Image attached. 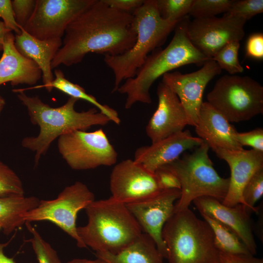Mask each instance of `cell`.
<instances>
[{
    "label": "cell",
    "mask_w": 263,
    "mask_h": 263,
    "mask_svg": "<svg viewBox=\"0 0 263 263\" xmlns=\"http://www.w3.org/2000/svg\"><path fill=\"white\" fill-rule=\"evenodd\" d=\"M9 241L2 243L0 242V263H16L14 257L10 258L7 256L4 252V248L9 244Z\"/></svg>",
    "instance_id": "cell-42"
},
{
    "label": "cell",
    "mask_w": 263,
    "mask_h": 263,
    "mask_svg": "<svg viewBox=\"0 0 263 263\" xmlns=\"http://www.w3.org/2000/svg\"><path fill=\"white\" fill-rule=\"evenodd\" d=\"M132 20V14L113 8L103 0H94L66 28L52 68L80 63L89 53L115 56L125 53L136 39Z\"/></svg>",
    "instance_id": "cell-1"
},
{
    "label": "cell",
    "mask_w": 263,
    "mask_h": 263,
    "mask_svg": "<svg viewBox=\"0 0 263 263\" xmlns=\"http://www.w3.org/2000/svg\"><path fill=\"white\" fill-rule=\"evenodd\" d=\"M36 4V0H14L12 5L16 22L24 28L32 17Z\"/></svg>",
    "instance_id": "cell-34"
},
{
    "label": "cell",
    "mask_w": 263,
    "mask_h": 263,
    "mask_svg": "<svg viewBox=\"0 0 263 263\" xmlns=\"http://www.w3.org/2000/svg\"><path fill=\"white\" fill-rule=\"evenodd\" d=\"M40 200L35 196L0 197V230L9 235L25 222L23 215L36 207Z\"/></svg>",
    "instance_id": "cell-24"
},
{
    "label": "cell",
    "mask_w": 263,
    "mask_h": 263,
    "mask_svg": "<svg viewBox=\"0 0 263 263\" xmlns=\"http://www.w3.org/2000/svg\"><path fill=\"white\" fill-rule=\"evenodd\" d=\"M94 0H36L33 14L23 28L35 38H61L68 25Z\"/></svg>",
    "instance_id": "cell-11"
},
{
    "label": "cell",
    "mask_w": 263,
    "mask_h": 263,
    "mask_svg": "<svg viewBox=\"0 0 263 263\" xmlns=\"http://www.w3.org/2000/svg\"><path fill=\"white\" fill-rule=\"evenodd\" d=\"M193 0H157V8L161 17L178 21L188 16Z\"/></svg>",
    "instance_id": "cell-29"
},
{
    "label": "cell",
    "mask_w": 263,
    "mask_h": 263,
    "mask_svg": "<svg viewBox=\"0 0 263 263\" xmlns=\"http://www.w3.org/2000/svg\"><path fill=\"white\" fill-rule=\"evenodd\" d=\"M24 196L22 182L7 165L0 160V197Z\"/></svg>",
    "instance_id": "cell-30"
},
{
    "label": "cell",
    "mask_w": 263,
    "mask_h": 263,
    "mask_svg": "<svg viewBox=\"0 0 263 263\" xmlns=\"http://www.w3.org/2000/svg\"><path fill=\"white\" fill-rule=\"evenodd\" d=\"M2 51L0 58V85L8 82L12 86L33 85L42 77L38 66L18 51L11 31L5 36Z\"/></svg>",
    "instance_id": "cell-21"
},
{
    "label": "cell",
    "mask_w": 263,
    "mask_h": 263,
    "mask_svg": "<svg viewBox=\"0 0 263 263\" xmlns=\"http://www.w3.org/2000/svg\"><path fill=\"white\" fill-rule=\"evenodd\" d=\"M162 238L169 263H219L210 226L189 207L172 214L164 226Z\"/></svg>",
    "instance_id": "cell-6"
},
{
    "label": "cell",
    "mask_w": 263,
    "mask_h": 263,
    "mask_svg": "<svg viewBox=\"0 0 263 263\" xmlns=\"http://www.w3.org/2000/svg\"><path fill=\"white\" fill-rule=\"evenodd\" d=\"M207 99L229 122L248 120L263 113V87L248 76L224 75Z\"/></svg>",
    "instance_id": "cell-8"
},
{
    "label": "cell",
    "mask_w": 263,
    "mask_h": 263,
    "mask_svg": "<svg viewBox=\"0 0 263 263\" xmlns=\"http://www.w3.org/2000/svg\"><path fill=\"white\" fill-rule=\"evenodd\" d=\"M0 17L8 30L14 31L16 35L21 33V27L17 24L15 18L12 0H0Z\"/></svg>",
    "instance_id": "cell-36"
},
{
    "label": "cell",
    "mask_w": 263,
    "mask_h": 263,
    "mask_svg": "<svg viewBox=\"0 0 263 263\" xmlns=\"http://www.w3.org/2000/svg\"><path fill=\"white\" fill-rule=\"evenodd\" d=\"M189 19L188 16L182 19L168 46L152 51L135 76L127 79L119 87L117 92L127 96L125 109H130L137 102L150 104V89L154 82L165 74L187 64L203 65L211 59L198 50L188 38L187 25Z\"/></svg>",
    "instance_id": "cell-3"
},
{
    "label": "cell",
    "mask_w": 263,
    "mask_h": 263,
    "mask_svg": "<svg viewBox=\"0 0 263 263\" xmlns=\"http://www.w3.org/2000/svg\"><path fill=\"white\" fill-rule=\"evenodd\" d=\"M95 254L107 263H163L164 259L154 241L145 233L118 253L100 251Z\"/></svg>",
    "instance_id": "cell-23"
},
{
    "label": "cell",
    "mask_w": 263,
    "mask_h": 263,
    "mask_svg": "<svg viewBox=\"0 0 263 263\" xmlns=\"http://www.w3.org/2000/svg\"><path fill=\"white\" fill-rule=\"evenodd\" d=\"M261 206H259L258 211L257 214H258V219L257 221V223L254 225H253V231L255 230L256 234L258 236V238L260 239L262 242H263V209L261 208L262 207Z\"/></svg>",
    "instance_id": "cell-41"
},
{
    "label": "cell",
    "mask_w": 263,
    "mask_h": 263,
    "mask_svg": "<svg viewBox=\"0 0 263 263\" xmlns=\"http://www.w3.org/2000/svg\"><path fill=\"white\" fill-rule=\"evenodd\" d=\"M214 152L228 164L230 169L228 188L222 204L229 207L244 204L243 189L253 174L263 167V152L253 149H220Z\"/></svg>",
    "instance_id": "cell-18"
},
{
    "label": "cell",
    "mask_w": 263,
    "mask_h": 263,
    "mask_svg": "<svg viewBox=\"0 0 263 263\" xmlns=\"http://www.w3.org/2000/svg\"><path fill=\"white\" fill-rule=\"evenodd\" d=\"M209 149L204 141L192 153L163 166L176 176L181 186V196L175 204L174 213L188 208L199 197H210L221 202L225 198L229 178L217 172L208 156Z\"/></svg>",
    "instance_id": "cell-7"
},
{
    "label": "cell",
    "mask_w": 263,
    "mask_h": 263,
    "mask_svg": "<svg viewBox=\"0 0 263 263\" xmlns=\"http://www.w3.org/2000/svg\"><path fill=\"white\" fill-rule=\"evenodd\" d=\"M193 203L201 215L210 216L227 226L239 237L252 255L256 254L257 247L253 235L251 213L244 205L226 206L219 200L207 196L198 198Z\"/></svg>",
    "instance_id": "cell-17"
},
{
    "label": "cell",
    "mask_w": 263,
    "mask_h": 263,
    "mask_svg": "<svg viewBox=\"0 0 263 263\" xmlns=\"http://www.w3.org/2000/svg\"><path fill=\"white\" fill-rule=\"evenodd\" d=\"M239 48L240 41L229 42L222 48L211 59L217 63L221 70L226 71L229 75L242 73L244 69L238 58Z\"/></svg>",
    "instance_id": "cell-27"
},
{
    "label": "cell",
    "mask_w": 263,
    "mask_h": 263,
    "mask_svg": "<svg viewBox=\"0 0 263 263\" xmlns=\"http://www.w3.org/2000/svg\"><path fill=\"white\" fill-rule=\"evenodd\" d=\"M219 263H263V259L249 255H229L220 252Z\"/></svg>",
    "instance_id": "cell-40"
},
{
    "label": "cell",
    "mask_w": 263,
    "mask_h": 263,
    "mask_svg": "<svg viewBox=\"0 0 263 263\" xmlns=\"http://www.w3.org/2000/svg\"><path fill=\"white\" fill-rule=\"evenodd\" d=\"M10 31H11L5 27L3 21L0 20V51L3 49L5 36L7 33Z\"/></svg>",
    "instance_id": "cell-44"
},
{
    "label": "cell",
    "mask_w": 263,
    "mask_h": 263,
    "mask_svg": "<svg viewBox=\"0 0 263 263\" xmlns=\"http://www.w3.org/2000/svg\"><path fill=\"white\" fill-rule=\"evenodd\" d=\"M110 7L117 10L132 14L145 0H103Z\"/></svg>",
    "instance_id": "cell-39"
},
{
    "label": "cell",
    "mask_w": 263,
    "mask_h": 263,
    "mask_svg": "<svg viewBox=\"0 0 263 263\" xmlns=\"http://www.w3.org/2000/svg\"><path fill=\"white\" fill-rule=\"evenodd\" d=\"M263 195V167L258 170L245 186L242 193L244 205L250 213H257L256 202Z\"/></svg>",
    "instance_id": "cell-32"
},
{
    "label": "cell",
    "mask_w": 263,
    "mask_h": 263,
    "mask_svg": "<svg viewBox=\"0 0 263 263\" xmlns=\"http://www.w3.org/2000/svg\"><path fill=\"white\" fill-rule=\"evenodd\" d=\"M203 142L200 138L192 136L189 130L182 131L150 146L138 148L133 160L154 173L158 169L179 158L185 151L197 147Z\"/></svg>",
    "instance_id": "cell-19"
},
{
    "label": "cell",
    "mask_w": 263,
    "mask_h": 263,
    "mask_svg": "<svg viewBox=\"0 0 263 263\" xmlns=\"http://www.w3.org/2000/svg\"><path fill=\"white\" fill-rule=\"evenodd\" d=\"M246 20L224 15L188 20L187 33L192 44L210 58L229 42L240 41L244 36Z\"/></svg>",
    "instance_id": "cell-12"
},
{
    "label": "cell",
    "mask_w": 263,
    "mask_h": 263,
    "mask_svg": "<svg viewBox=\"0 0 263 263\" xmlns=\"http://www.w3.org/2000/svg\"><path fill=\"white\" fill-rule=\"evenodd\" d=\"M154 173L162 190L181 189L180 184L176 176L166 167L158 169Z\"/></svg>",
    "instance_id": "cell-37"
},
{
    "label": "cell",
    "mask_w": 263,
    "mask_h": 263,
    "mask_svg": "<svg viewBox=\"0 0 263 263\" xmlns=\"http://www.w3.org/2000/svg\"><path fill=\"white\" fill-rule=\"evenodd\" d=\"M236 139L243 147L244 146H249L253 150L263 152V129L262 128H256L247 132H237Z\"/></svg>",
    "instance_id": "cell-35"
},
{
    "label": "cell",
    "mask_w": 263,
    "mask_h": 263,
    "mask_svg": "<svg viewBox=\"0 0 263 263\" xmlns=\"http://www.w3.org/2000/svg\"><path fill=\"white\" fill-rule=\"evenodd\" d=\"M157 109L146 128L152 143L183 131L188 125L185 110L178 96L162 82L157 86Z\"/></svg>",
    "instance_id": "cell-16"
},
{
    "label": "cell",
    "mask_w": 263,
    "mask_h": 263,
    "mask_svg": "<svg viewBox=\"0 0 263 263\" xmlns=\"http://www.w3.org/2000/svg\"><path fill=\"white\" fill-rule=\"evenodd\" d=\"M24 225L32 235L28 242L31 243L38 263H62L56 251L43 239L31 223L26 222Z\"/></svg>",
    "instance_id": "cell-28"
},
{
    "label": "cell",
    "mask_w": 263,
    "mask_h": 263,
    "mask_svg": "<svg viewBox=\"0 0 263 263\" xmlns=\"http://www.w3.org/2000/svg\"><path fill=\"white\" fill-rule=\"evenodd\" d=\"M263 12V0H233L224 15L240 18L247 21Z\"/></svg>",
    "instance_id": "cell-33"
},
{
    "label": "cell",
    "mask_w": 263,
    "mask_h": 263,
    "mask_svg": "<svg viewBox=\"0 0 263 263\" xmlns=\"http://www.w3.org/2000/svg\"><path fill=\"white\" fill-rule=\"evenodd\" d=\"M54 74L55 77L47 89L49 92H51L53 88H56L69 95L70 97L89 102L96 107L100 112L107 115L111 121L116 124H120V119L115 110L109 106L100 103L94 96L87 94L82 87L66 79L61 70L55 69Z\"/></svg>",
    "instance_id": "cell-25"
},
{
    "label": "cell",
    "mask_w": 263,
    "mask_h": 263,
    "mask_svg": "<svg viewBox=\"0 0 263 263\" xmlns=\"http://www.w3.org/2000/svg\"><path fill=\"white\" fill-rule=\"evenodd\" d=\"M246 56L258 59L263 58V34L256 33L249 37L246 45Z\"/></svg>",
    "instance_id": "cell-38"
},
{
    "label": "cell",
    "mask_w": 263,
    "mask_h": 263,
    "mask_svg": "<svg viewBox=\"0 0 263 263\" xmlns=\"http://www.w3.org/2000/svg\"><path fill=\"white\" fill-rule=\"evenodd\" d=\"M110 187L111 197L125 204L146 199L163 190L154 173L130 159L123 160L113 167Z\"/></svg>",
    "instance_id": "cell-15"
},
{
    "label": "cell",
    "mask_w": 263,
    "mask_h": 263,
    "mask_svg": "<svg viewBox=\"0 0 263 263\" xmlns=\"http://www.w3.org/2000/svg\"><path fill=\"white\" fill-rule=\"evenodd\" d=\"M5 105L4 99L0 95V114Z\"/></svg>",
    "instance_id": "cell-45"
},
{
    "label": "cell",
    "mask_w": 263,
    "mask_h": 263,
    "mask_svg": "<svg viewBox=\"0 0 263 263\" xmlns=\"http://www.w3.org/2000/svg\"><path fill=\"white\" fill-rule=\"evenodd\" d=\"M94 193L79 181L65 187L53 200H40L34 208L23 215L28 222L47 221L58 226L73 238L80 248H87L79 237L76 224L78 212L94 201Z\"/></svg>",
    "instance_id": "cell-9"
},
{
    "label": "cell",
    "mask_w": 263,
    "mask_h": 263,
    "mask_svg": "<svg viewBox=\"0 0 263 263\" xmlns=\"http://www.w3.org/2000/svg\"><path fill=\"white\" fill-rule=\"evenodd\" d=\"M201 215L210 226L214 234L215 246L220 252L235 255L251 254L231 229L210 216Z\"/></svg>",
    "instance_id": "cell-26"
},
{
    "label": "cell",
    "mask_w": 263,
    "mask_h": 263,
    "mask_svg": "<svg viewBox=\"0 0 263 263\" xmlns=\"http://www.w3.org/2000/svg\"><path fill=\"white\" fill-rule=\"evenodd\" d=\"M132 15V26L137 35L134 45L122 54L104 55V62L114 75L113 93L117 92L123 80L135 76L149 53L165 42L181 21L162 19L157 10V0H145Z\"/></svg>",
    "instance_id": "cell-5"
},
{
    "label": "cell",
    "mask_w": 263,
    "mask_h": 263,
    "mask_svg": "<svg viewBox=\"0 0 263 263\" xmlns=\"http://www.w3.org/2000/svg\"><path fill=\"white\" fill-rule=\"evenodd\" d=\"M221 72L217 63L210 59L196 71L188 74L170 72L162 76V82L176 94L183 106L188 125L195 126L206 87Z\"/></svg>",
    "instance_id": "cell-14"
},
{
    "label": "cell",
    "mask_w": 263,
    "mask_h": 263,
    "mask_svg": "<svg viewBox=\"0 0 263 263\" xmlns=\"http://www.w3.org/2000/svg\"><path fill=\"white\" fill-rule=\"evenodd\" d=\"M233 0H193L188 15L196 18L215 17L226 13Z\"/></svg>",
    "instance_id": "cell-31"
},
{
    "label": "cell",
    "mask_w": 263,
    "mask_h": 263,
    "mask_svg": "<svg viewBox=\"0 0 263 263\" xmlns=\"http://www.w3.org/2000/svg\"><path fill=\"white\" fill-rule=\"evenodd\" d=\"M17 96L27 110L33 124L39 127L37 136H29L21 141L22 146L35 152V164L38 165L51 143L61 135L77 130L86 131L92 126H104L110 121L105 114L95 108L81 112L75 109L78 99L70 97L58 107H52L37 96H28L24 92Z\"/></svg>",
    "instance_id": "cell-2"
},
{
    "label": "cell",
    "mask_w": 263,
    "mask_h": 263,
    "mask_svg": "<svg viewBox=\"0 0 263 263\" xmlns=\"http://www.w3.org/2000/svg\"><path fill=\"white\" fill-rule=\"evenodd\" d=\"M21 33L15 36V45L18 51L24 56L33 60L42 72L43 84L27 89H14L19 93L26 90L44 88L46 90L54 79L51 63L62 44L61 38L41 40L28 33L23 28Z\"/></svg>",
    "instance_id": "cell-22"
},
{
    "label": "cell",
    "mask_w": 263,
    "mask_h": 263,
    "mask_svg": "<svg viewBox=\"0 0 263 263\" xmlns=\"http://www.w3.org/2000/svg\"><path fill=\"white\" fill-rule=\"evenodd\" d=\"M194 127L198 137L214 151L244 149L237 140V131L234 127L207 102L202 104Z\"/></svg>",
    "instance_id": "cell-20"
},
{
    "label": "cell",
    "mask_w": 263,
    "mask_h": 263,
    "mask_svg": "<svg viewBox=\"0 0 263 263\" xmlns=\"http://www.w3.org/2000/svg\"><path fill=\"white\" fill-rule=\"evenodd\" d=\"M57 148L63 159L75 170L111 166L117 161V153L102 129L63 134L58 138Z\"/></svg>",
    "instance_id": "cell-10"
},
{
    "label": "cell",
    "mask_w": 263,
    "mask_h": 263,
    "mask_svg": "<svg viewBox=\"0 0 263 263\" xmlns=\"http://www.w3.org/2000/svg\"><path fill=\"white\" fill-rule=\"evenodd\" d=\"M66 263H107L103 260L97 258L95 260H88L86 259H74Z\"/></svg>",
    "instance_id": "cell-43"
},
{
    "label": "cell",
    "mask_w": 263,
    "mask_h": 263,
    "mask_svg": "<svg viewBox=\"0 0 263 263\" xmlns=\"http://www.w3.org/2000/svg\"><path fill=\"white\" fill-rule=\"evenodd\" d=\"M181 196V190H163L146 199L126 204L142 231L154 241L164 258L167 248L162 238V230L174 213V205Z\"/></svg>",
    "instance_id": "cell-13"
},
{
    "label": "cell",
    "mask_w": 263,
    "mask_h": 263,
    "mask_svg": "<svg viewBox=\"0 0 263 263\" xmlns=\"http://www.w3.org/2000/svg\"><path fill=\"white\" fill-rule=\"evenodd\" d=\"M85 209L87 223L77 227V232L86 247L95 252L118 253L143 233L126 204L112 197L94 200Z\"/></svg>",
    "instance_id": "cell-4"
}]
</instances>
